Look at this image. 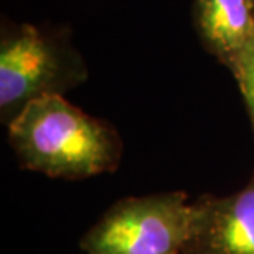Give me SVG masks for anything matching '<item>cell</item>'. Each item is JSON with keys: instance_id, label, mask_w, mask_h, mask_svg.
<instances>
[{"instance_id": "cell-1", "label": "cell", "mask_w": 254, "mask_h": 254, "mask_svg": "<svg viewBox=\"0 0 254 254\" xmlns=\"http://www.w3.org/2000/svg\"><path fill=\"white\" fill-rule=\"evenodd\" d=\"M7 129L20 167L52 179L84 180L109 174L123 157V142L114 127L62 94L32 101Z\"/></svg>"}, {"instance_id": "cell-2", "label": "cell", "mask_w": 254, "mask_h": 254, "mask_svg": "<svg viewBox=\"0 0 254 254\" xmlns=\"http://www.w3.org/2000/svg\"><path fill=\"white\" fill-rule=\"evenodd\" d=\"M88 79L83 57L30 23L3 28L0 42V118L10 124L32 101Z\"/></svg>"}, {"instance_id": "cell-3", "label": "cell", "mask_w": 254, "mask_h": 254, "mask_svg": "<svg viewBox=\"0 0 254 254\" xmlns=\"http://www.w3.org/2000/svg\"><path fill=\"white\" fill-rule=\"evenodd\" d=\"M193 216L185 191L123 198L81 238V248L86 254H182Z\"/></svg>"}, {"instance_id": "cell-4", "label": "cell", "mask_w": 254, "mask_h": 254, "mask_svg": "<svg viewBox=\"0 0 254 254\" xmlns=\"http://www.w3.org/2000/svg\"><path fill=\"white\" fill-rule=\"evenodd\" d=\"M193 231L182 254H254V174L231 195L193 201Z\"/></svg>"}, {"instance_id": "cell-5", "label": "cell", "mask_w": 254, "mask_h": 254, "mask_svg": "<svg viewBox=\"0 0 254 254\" xmlns=\"http://www.w3.org/2000/svg\"><path fill=\"white\" fill-rule=\"evenodd\" d=\"M193 23L203 47L228 66L254 33L253 0H195Z\"/></svg>"}, {"instance_id": "cell-6", "label": "cell", "mask_w": 254, "mask_h": 254, "mask_svg": "<svg viewBox=\"0 0 254 254\" xmlns=\"http://www.w3.org/2000/svg\"><path fill=\"white\" fill-rule=\"evenodd\" d=\"M226 68L231 71L240 86L254 132V33Z\"/></svg>"}, {"instance_id": "cell-7", "label": "cell", "mask_w": 254, "mask_h": 254, "mask_svg": "<svg viewBox=\"0 0 254 254\" xmlns=\"http://www.w3.org/2000/svg\"><path fill=\"white\" fill-rule=\"evenodd\" d=\"M253 3H254V0H253Z\"/></svg>"}]
</instances>
